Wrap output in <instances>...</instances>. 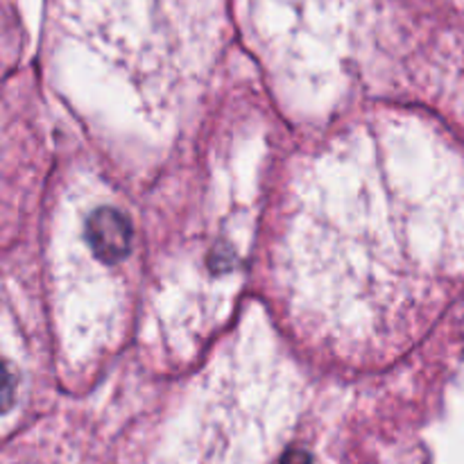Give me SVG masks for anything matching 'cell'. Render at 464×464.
<instances>
[{
    "mask_svg": "<svg viewBox=\"0 0 464 464\" xmlns=\"http://www.w3.org/2000/svg\"><path fill=\"white\" fill-rule=\"evenodd\" d=\"M91 252L102 261H121L130 254L131 227L116 208H98L89 218Z\"/></svg>",
    "mask_w": 464,
    "mask_h": 464,
    "instance_id": "1",
    "label": "cell"
},
{
    "mask_svg": "<svg viewBox=\"0 0 464 464\" xmlns=\"http://www.w3.org/2000/svg\"><path fill=\"white\" fill-rule=\"evenodd\" d=\"M276 464H313L311 456L306 451H299V449H293V451L285 453Z\"/></svg>",
    "mask_w": 464,
    "mask_h": 464,
    "instance_id": "2",
    "label": "cell"
}]
</instances>
